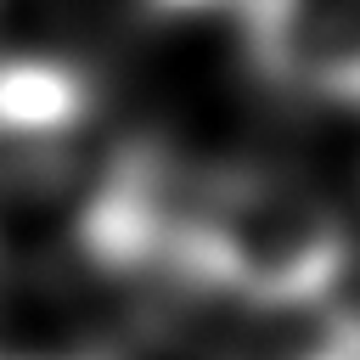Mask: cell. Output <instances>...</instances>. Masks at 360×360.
I'll return each instance as SVG.
<instances>
[{"label":"cell","instance_id":"3957f363","mask_svg":"<svg viewBox=\"0 0 360 360\" xmlns=\"http://www.w3.org/2000/svg\"><path fill=\"white\" fill-rule=\"evenodd\" d=\"M231 17L259 84L360 107V0H231Z\"/></svg>","mask_w":360,"mask_h":360},{"label":"cell","instance_id":"7a4b0ae2","mask_svg":"<svg viewBox=\"0 0 360 360\" xmlns=\"http://www.w3.org/2000/svg\"><path fill=\"white\" fill-rule=\"evenodd\" d=\"M118 146L101 141L90 73L62 51H0V259L62 248Z\"/></svg>","mask_w":360,"mask_h":360},{"label":"cell","instance_id":"6da1fadb","mask_svg":"<svg viewBox=\"0 0 360 360\" xmlns=\"http://www.w3.org/2000/svg\"><path fill=\"white\" fill-rule=\"evenodd\" d=\"M343 276L349 225L304 174L174 158L152 287L259 315H321Z\"/></svg>","mask_w":360,"mask_h":360}]
</instances>
